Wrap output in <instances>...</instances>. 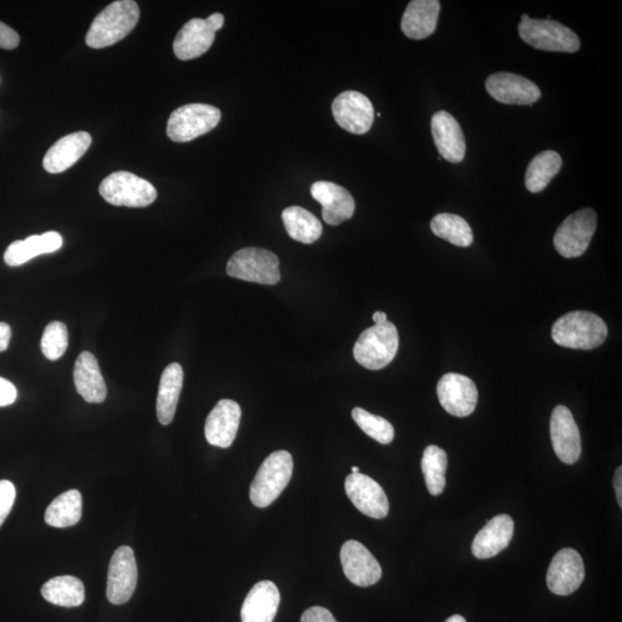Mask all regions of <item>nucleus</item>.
Instances as JSON below:
<instances>
[{
	"label": "nucleus",
	"instance_id": "c85d7f7f",
	"mask_svg": "<svg viewBox=\"0 0 622 622\" xmlns=\"http://www.w3.org/2000/svg\"><path fill=\"white\" fill-rule=\"evenodd\" d=\"M45 601L63 608H77L85 602V586L74 576H57L41 589Z\"/></svg>",
	"mask_w": 622,
	"mask_h": 622
},
{
	"label": "nucleus",
	"instance_id": "c756f323",
	"mask_svg": "<svg viewBox=\"0 0 622 622\" xmlns=\"http://www.w3.org/2000/svg\"><path fill=\"white\" fill-rule=\"evenodd\" d=\"M283 222L290 237L311 245L321 238L323 226L315 215L301 207H290L283 211Z\"/></svg>",
	"mask_w": 622,
	"mask_h": 622
},
{
	"label": "nucleus",
	"instance_id": "b1692460",
	"mask_svg": "<svg viewBox=\"0 0 622 622\" xmlns=\"http://www.w3.org/2000/svg\"><path fill=\"white\" fill-rule=\"evenodd\" d=\"M441 13L438 0H413L402 15L401 30L409 39L423 40L435 33Z\"/></svg>",
	"mask_w": 622,
	"mask_h": 622
},
{
	"label": "nucleus",
	"instance_id": "f704fd0d",
	"mask_svg": "<svg viewBox=\"0 0 622 622\" xmlns=\"http://www.w3.org/2000/svg\"><path fill=\"white\" fill-rule=\"evenodd\" d=\"M352 416L364 434L376 442L388 445L393 441L394 428L384 417L371 414L360 407L353 409Z\"/></svg>",
	"mask_w": 622,
	"mask_h": 622
},
{
	"label": "nucleus",
	"instance_id": "6ab92c4d",
	"mask_svg": "<svg viewBox=\"0 0 622 622\" xmlns=\"http://www.w3.org/2000/svg\"><path fill=\"white\" fill-rule=\"evenodd\" d=\"M311 196L323 207L324 222L337 226L354 215L355 201L350 192L335 182L317 181L310 188Z\"/></svg>",
	"mask_w": 622,
	"mask_h": 622
},
{
	"label": "nucleus",
	"instance_id": "1a4fd4ad",
	"mask_svg": "<svg viewBox=\"0 0 622 622\" xmlns=\"http://www.w3.org/2000/svg\"><path fill=\"white\" fill-rule=\"evenodd\" d=\"M597 227V214L586 208L568 216L559 226L553 245L565 259H576L587 252Z\"/></svg>",
	"mask_w": 622,
	"mask_h": 622
},
{
	"label": "nucleus",
	"instance_id": "dca6fc26",
	"mask_svg": "<svg viewBox=\"0 0 622 622\" xmlns=\"http://www.w3.org/2000/svg\"><path fill=\"white\" fill-rule=\"evenodd\" d=\"M584 576L586 570L580 553L573 549H563L553 557L546 574V583L551 593L568 596L581 587Z\"/></svg>",
	"mask_w": 622,
	"mask_h": 622
},
{
	"label": "nucleus",
	"instance_id": "9d476101",
	"mask_svg": "<svg viewBox=\"0 0 622 622\" xmlns=\"http://www.w3.org/2000/svg\"><path fill=\"white\" fill-rule=\"evenodd\" d=\"M224 22L225 18L221 13L212 14L207 19L189 20L174 40V55L184 62L201 57L211 48L216 33L223 28Z\"/></svg>",
	"mask_w": 622,
	"mask_h": 622
},
{
	"label": "nucleus",
	"instance_id": "f8f14e48",
	"mask_svg": "<svg viewBox=\"0 0 622 622\" xmlns=\"http://www.w3.org/2000/svg\"><path fill=\"white\" fill-rule=\"evenodd\" d=\"M138 584V565L130 546H120L110 561L106 597L115 605H123L132 598Z\"/></svg>",
	"mask_w": 622,
	"mask_h": 622
},
{
	"label": "nucleus",
	"instance_id": "5701e85b",
	"mask_svg": "<svg viewBox=\"0 0 622 622\" xmlns=\"http://www.w3.org/2000/svg\"><path fill=\"white\" fill-rule=\"evenodd\" d=\"M91 136L87 132H77L64 136L48 150L43 159V168L49 173H62L70 169L87 153Z\"/></svg>",
	"mask_w": 622,
	"mask_h": 622
},
{
	"label": "nucleus",
	"instance_id": "f257e3e1",
	"mask_svg": "<svg viewBox=\"0 0 622 622\" xmlns=\"http://www.w3.org/2000/svg\"><path fill=\"white\" fill-rule=\"evenodd\" d=\"M140 19L139 5L133 0H118L97 15L91 24L86 43L89 48L103 49L124 40Z\"/></svg>",
	"mask_w": 622,
	"mask_h": 622
},
{
	"label": "nucleus",
	"instance_id": "f03ea898",
	"mask_svg": "<svg viewBox=\"0 0 622 622\" xmlns=\"http://www.w3.org/2000/svg\"><path fill=\"white\" fill-rule=\"evenodd\" d=\"M608 325L590 311H572L552 326V339L561 347L590 351L608 338Z\"/></svg>",
	"mask_w": 622,
	"mask_h": 622
},
{
	"label": "nucleus",
	"instance_id": "4be33fe9",
	"mask_svg": "<svg viewBox=\"0 0 622 622\" xmlns=\"http://www.w3.org/2000/svg\"><path fill=\"white\" fill-rule=\"evenodd\" d=\"M514 535V521L510 515L500 514L487 522L474 538L473 555L479 559H489L504 551Z\"/></svg>",
	"mask_w": 622,
	"mask_h": 622
},
{
	"label": "nucleus",
	"instance_id": "4c0bfd02",
	"mask_svg": "<svg viewBox=\"0 0 622 622\" xmlns=\"http://www.w3.org/2000/svg\"><path fill=\"white\" fill-rule=\"evenodd\" d=\"M20 36L14 29L0 22V49L13 50L18 48Z\"/></svg>",
	"mask_w": 622,
	"mask_h": 622
},
{
	"label": "nucleus",
	"instance_id": "20e7f679",
	"mask_svg": "<svg viewBox=\"0 0 622 622\" xmlns=\"http://www.w3.org/2000/svg\"><path fill=\"white\" fill-rule=\"evenodd\" d=\"M293 458L290 452L277 451L264 460L250 487V500L256 507L270 506L282 495L293 474Z\"/></svg>",
	"mask_w": 622,
	"mask_h": 622
},
{
	"label": "nucleus",
	"instance_id": "9b49d317",
	"mask_svg": "<svg viewBox=\"0 0 622 622\" xmlns=\"http://www.w3.org/2000/svg\"><path fill=\"white\" fill-rule=\"evenodd\" d=\"M332 113L341 128L355 135L367 134L374 124L373 103L359 91L348 90L338 95Z\"/></svg>",
	"mask_w": 622,
	"mask_h": 622
},
{
	"label": "nucleus",
	"instance_id": "ddd939ff",
	"mask_svg": "<svg viewBox=\"0 0 622 622\" xmlns=\"http://www.w3.org/2000/svg\"><path fill=\"white\" fill-rule=\"evenodd\" d=\"M437 396L445 411L453 416L466 417L475 411L479 391L467 376L446 374L437 384Z\"/></svg>",
	"mask_w": 622,
	"mask_h": 622
},
{
	"label": "nucleus",
	"instance_id": "a19ab883",
	"mask_svg": "<svg viewBox=\"0 0 622 622\" xmlns=\"http://www.w3.org/2000/svg\"><path fill=\"white\" fill-rule=\"evenodd\" d=\"M11 337V326L7 323L0 322V353L7 350V347L10 345Z\"/></svg>",
	"mask_w": 622,
	"mask_h": 622
},
{
	"label": "nucleus",
	"instance_id": "4468645a",
	"mask_svg": "<svg viewBox=\"0 0 622 622\" xmlns=\"http://www.w3.org/2000/svg\"><path fill=\"white\" fill-rule=\"evenodd\" d=\"M346 495L358 510L373 519L388 517L390 504L385 491L375 480L361 473L347 476Z\"/></svg>",
	"mask_w": 622,
	"mask_h": 622
},
{
	"label": "nucleus",
	"instance_id": "2eb2a0df",
	"mask_svg": "<svg viewBox=\"0 0 622 622\" xmlns=\"http://www.w3.org/2000/svg\"><path fill=\"white\" fill-rule=\"evenodd\" d=\"M553 450L566 465H573L581 457V436L570 409L563 405L553 409L550 421Z\"/></svg>",
	"mask_w": 622,
	"mask_h": 622
},
{
	"label": "nucleus",
	"instance_id": "423d86ee",
	"mask_svg": "<svg viewBox=\"0 0 622 622\" xmlns=\"http://www.w3.org/2000/svg\"><path fill=\"white\" fill-rule=\"evenodd\" d=\"M226 271L230 277L262 285H276L282 277L277 255L253 247L235 253L227 263Z\"/></svg>",
	"mask_w": 622,
	"mask_h": 622
},
{
	"label": "nucleus",
	"instance_id": "f3484780",
	"mask_svg": "<svg viewBox=\"0 0 622 622\" xmlns=\"http://www.w3.org/2000/svg\"><path fill=\"white\" fill-rule=\"evenodd\" d=\"M341 566L346 578L355 586H374L382 578V567L366 546L347 541L340 551Z\"/></svg>",
	"mask_w": 622,
	"mask_h": 622
},
{
	"label": "nucleus",
	"instance_id": "cd10ccee",
	"mask_svg": "<svg viewBox=\"0 0 622 622\" xmlns=\"http://www.w3.org/2000/svg\"><path fill=\"white\" fill-rule=\"evenodd\" d=\"M184 383V370L179 363L166 367L159 383L157 417L163 426H169L176 415L180 392Z\"/></svg>",
	"mask_w": 622,
	"mask_h": 622
},
{
	"label": "nucleus",
	"instance_id": "39448f33",
	"mask_svg": "<svg viewBox=\"0 0 622 622\" xmlns=\"http://www.w3.org/2000/svg\"><path fill=\"white\" fill-rule=\"evenodd\" d=\"M103 199L116 207L144 208L157 199L156 188L134 173L119 171L106 177L100 186Z\"/></svg>",
	"mask_w": 622,
	"mask_h": 622
},
{
	"label": "nucleus",
	"instance_id": "6e6552de",
	"mask_svg": "<svg viewBox=\"0 0 622 622\" xmlns=\"http://www.w3.org/2000/svg\"><path fill=\"white\" fill-rule=\"evenodd\" d=\"M518 29L522 41L537 50L574 53L581 47L579 36L557 21L529 19Z\"/></svg>",
	"mask_w": 622,
	"mask_h": 622
},
{
	"label": "nucleus",
	"instance_id": "a878e982",
	"mask_svg": "<svg viewBox=\"0 0 622 622\" xmlns=\"http://www.w3.org/2000/svg\"><path fill=\"white\" fill-rule=\"evenodd\" d=\"M74 384L80 396L89 404H102L108 396L100 366L90 352L81 353L75 362Z\"/></svg>",
	"mask_w": 622,
	"mask_h": 622
},
{
	"label": "nucleus",
	"instance_id": "393cba45",
	"mask_svg": "<svg viewBox=\"0 0 622 622\" xmlns=\"http://www.w3.org/2000/svg\"><path fill=\"white\" fill-rule=\"evenodd\" d=\"M280 604V593L275 583L261 581L249 591L241 609L242 622H272Z\"/></svg>",
	"mask_w": 622,
	"mask_h": 622
},
{
	"label": "nucleus",
	"instance_id": "c03bdc74",
	"mask_svg": "<svg viewBox=\"0 0 622 622\" xmlns=\"http://www.w3.org/2000/svg\"><path fill=\"white\" fill-rule=\"evenodd\" d=\"M445 622H467L466 619L464 617L461 616H452L449 619H447Z\"/></svg>",
	"mask_w": 622,
	"mask_h": 622
},
{
	"label": "nucleus",
	"instance_id": "ea45409f",
	"mask_svg": "<svg viewBox=\"0 0 622 622\" xmlns=\"http://www.w3.org/2000/svg\"><path fill=\"white\" fill-rule=\"evenodd\" d=\"M18 391L14 384L7 379L0 377V407L14 404L17 400Z\"/></svg>",
	"mask_w": 622,
	"mask_h": 622
},
{
	"label": "nucleus",
	"instance_id": "7c9ffc66",
	"mask_svg": "<svg viewBox=\"0 0 622 622\" xmlns=\"http://www.w3.org/2000/svg\"><path fill=\"white\" fill-rule=\"evenodd\" d=\"M82 515V497L78 490L62 493L48 506L44 520L55 528H67L77 525Z\"/></svg>",
	"mask_w": 622,
	"mask_h": 622
},
{
	"label": "nucleus",
	"instance_id": "412c9836",
	"mask_svg": "<svg viewBox=\"0 0 622 622\" xmlns=\"http://www.w3.org/2000/svg\"><path fill=\"white\" fill-rule=\"evenodd\" d=\"M431 132L442 158L454 164L464 161L466 140L457 119L449 112L439 111L432 116Z\"/></svg>",
	"mask_w": 622,
	"mask_h": 622
},
{
	"label": "nucleus",
	"instance_id": "aec40b11",
	"mask_svg": "<svg viewBox=\"0 0 622 622\" xmlns=\"http://www.w3.org/2000/svg\"><path fill=\"white\" fill-rule=\"evenodd\" d=\"M241 419L238 402L223 399L212 409L206 422V438L210 445L229 449L237 437Z\"/></svg>",
	"mask_w": 622,
	"mask_h": 622
},
{
	"label": "nucleus",
	"instance_id": "2f4dec72",
	"mask_svg": "<svg viewBox=\"0 0 622 622\" xmlns=\"http://www.w3.org/2000/svg\"><path fill=\"white\" fill-rule=\"evenodd\" d=\"M563 159L553 150H546L538 154L528 165L526 172V188L530 193H541L557 176Z\"/></svg>",
	"mask_w": 622,
	"mask_h": 622
},
{
	"label": "nucleus",
	"instance_id": "37998d69",
	"mask_svg": "<svg viewBox=\"0 0 622 622\" xmlns=\"http://www.w3.org/2000/svg\"><path fill=\"white\" fill-rule=\"evenodd\" d=\"M373 320L375 324H383L385 322H388V315L383 313V311H376V313L373 315Z\"/></svg>",
	"mask_w": 622,
	"mask_h": 622
},
{
	"label": "nucleus",
	"instance_id": "a18cd8bd",
	"mask_svg": "<svg viewBox=\"0 0 622 622\" xmlns=\"http://www.w3.org/2000/svg\"><path fill=\"white\" fill-rule=\"evenodd\" d=\"M358 473H360V468H359V467H355V466H354V467L352 468V474H358Z\"/></svg>",
	"mask_w": 622,
	"mask_h": 622
},
{
	"label": "nucleus",
	"instance_id": "7ed1b4c3",
	"mask_svg": "<svg viewBox=\"0 0 622 622\" xmlns=\"http://www.w3.org/2000/svg\"><path fill=\"white\" fill-rule=\"evenodd\" d=\"M398 348V330L396 325L388 321L364 330L355 343L353 354L362 367L381 370L396 358Z\"/></svg>",
	"mask_w": 622,
	"mask_h": 622
},
{
	"label": "nucleus",
	"instance_id": "473e14b6",
	"mask_svg": "<svg viewBox=\"0 0 622 622\" xmlns=\"http://www.w3.org/2000/svg\"><path fill=\"white\" fill-rule=\"evenodd\" d=\"M430 229L436 237L457 247L472 246L474 235L472 227L464 218L452 214H439L432 218Z\"/></svg>",
	"mask_w": 622,
	"mask_h": 622
},
{
	"label": "nucleus",
	"instance_id": "c9c22d12",
	"mask_svg": "<svg viewBox=\"0 0 622 622\" xmlns=\"http://www.w3.org/2000/svg\"><path fill=\"white\" fill-rule=\"evenodd\" d=\"M67 347V326L62 322H51L45 328L41 340V348L45 358L57 361L65 354Z\"/></svg>",
	"mask_w": 622,
	"mask_h": 622
},
{
	"label": "nucleus",
	"instance_id": "bb28decb",
	"mask_svg": "<svg viewBox=\"0 0 622 622\" xmlns=\"http://www.w3.org/2000/svg\"><path fill=\"white\" fill-rule=\"evenodd\" d=\"M62 246L63 238L58 232L30 235L26 240L12 242L6 249L4 261L10 267H20L37 256L55 253Z\"/></svg>",
	"mask_w": 622,
	"mask_h": 622
},
{
	"label": "nucleus",
	"instance_id": "e433bc0d",
	"mask_svg": "<svg viewBox=\"0 0 622 622\" xmlns=\"http://www.w3.org/2000/svg\"><path fill=\"white\" fill-rule=\"evenodd\" d=\"M15 496H17V491H15L14 484L7 480L0 481V527L12 511Z\"/></svg>",
	"mask_w": 622,
	"mask_h": 622
},
{
	"label": "nucleus",
	"instance_id": "72a5a7b5",
	"mask_svg": "<svg viewBox=\"0 0 622 622\" xmlns=\"http://www.w3.org/2000/svg\"><path fill=\"white\" fill-rule=\"evenodd\" d=\"M447 462V454L441 447L429 445L423 452L422 472L432 496L442 495L445 490Z\"/></svg>",
	"mask_w": 622,
	"mask_h": 622
},
{
	"label": "nucleus",
	"instance_id": "49530a36",
	"mask_svg": "<svg viewBox=\"0 0 622 622\" xmlns=\"http://www.w3.org/2000/svg\"><path fill=\"white\" fill-rule=\"evenodd\" d=\"M529 19H530V18L528 17V14H523V15H522V18H521V22H523V21H527V20H529Z\"/></svg>",
	"mask_w": 622,
	"mask_h": 622
},
{
	"label": "nucleus",
	"instance_id": "58836bf2",
	"mask_svg": "<svg viewBox=\"0 0 622 622\" xmlns=\"http://www.w3.org/2000/svg\"><path fill=\"white\" fill-rule=\"evenodd\" d=\"M301 622H337V620L329 610L314 606L302 614Z\"/></svg>",
	"mask_w": 622,
	"mask_h": 622
},
{
	"label": "nucleus",
	"instance_id": "79ce46f5",
	"mask_svg": "<svg viewBox=\"0 0 622 622\" xmlns=\"http://www.w3.org/2000/svg\"><path fill=\"white\" fill-rule=\"evenodd\" d=\"M614 489H616L617 500L620 508H622V468L619 467L617 469L616 474H614Z\"/></svg>",
	"mask_w": 622,
	"mask_h": 622
},
{
	"label": "nucleus",
	"instance_id": "a211bd4d",
	"mask_svg": "<svg viewBox=\"0 0 622 622\" xmlns=\"http://www.w3.org/2000/svg\"><path fill=\"white\" fill-rule=\"evenodd\" d=\"M485 88L493 100L507 105H533L542 95L534 82L507 72L492 74Z\"/></svg>",
	"mask_w": 622,
	"mask_h": 622
},
{
	"label": "nucleus",
	"instance_id": "0eeeda50",
	"mask_svg": "<svg viewBox=\"0 0 622 622\" xmlns=\"http://www.w3.org/2000/svg\"><path fill=\"white\" fill-rule=\"evenodd\" d=\"M222 112L208 104H188L180 106L169 118V138L178 143L193 141L209 133L221 121Z\"/></svg>",
	"mask_w": 622,
	"mask_h": 622
}]
</instances>
